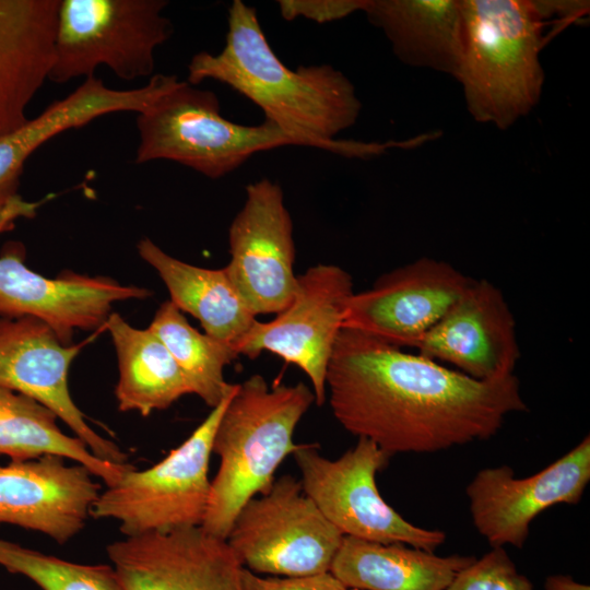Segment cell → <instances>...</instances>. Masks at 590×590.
Returning <instances> with one entry per match:
<instances>
[{
    "mask_svg": "<svg viewBox=\"0 0 590 590\" xmlns=\"http://www.w3.org/2000/svg\"><path fill=\"white\" fill-rule=\"evenodd\" d=\"M220 109L215 93L179 81L137 114L135 163L173 161L219 179L256 153L285 145L305 146L269 120L257 126L238 125L223 117Z\"/></svg>",
    "mask_w": 590,
    "mask_h": 590,
    "instance_id": "cell-5",
    "label": "cell"
},
{
    "mask_svg": "<svg viewBox=\"0 0 590 590\" xmlns=\"http://www.w3.org/2000/svg\"><path fill=\"white\" fill-rule=\"evenodd\" d=\"M546 590H590L588 585L579 583L569 576L555 575L547 577L545 581Z\"/></svg>",
    "mask_w": 590,
    "mask_h": 590,
    "instance_id": "cell-32",
    "label": "cell"
},
{
    "mask_svg": "<svg viewBox=\"0 0 590 590\" xmlns=\"http://www.w3.org/2000/svg\"><path fill=\"white\" fill-rule=\"evenodd\" d=\"M105 327L118 359L115 394L120 411L148 416L191 393L179 366L149 328H134L116 312L109 315Z\"/></svg>",
    "mask_w": 590,
    "mask_h": 590,
    "instance_id": "cell-24",
    "label": "cell"
},
{
    "mask_svg": "<svg viewBox=\"0 0 590 590\" xmlns=\"http://www.w3.org/2000/svg\"><path fill=\"white\" fill-rule=\"evenodd\" d=\"M472 280L446 261L418 258L382 274L370 288L353 293L342 328L398 347H414Z\"/></svg>",
    "mask_w": 590,
    "mask_h": 590,
    "instance_id": "cell-13",
    "label": "cell"
},
{
    "mask_svg": "<svg viewBox=\"0 0 590 590\" xmlns=\"http://www.w3.org/2000/svg\"><path fill=\"white\" fill-rule=\"evenodd\" d=\"M50 197H46L39 201H27L20 194H15L0 203V234L13 229L19 219L34 217L40 205L49 200Z\"/></svg>",
    "mask_w": 590,
    "mask_h": 590,
    "instance_id": "cell-31",
    "label": "cell"
},
{
    "mask_svg": "<svg viewBox=\"0 0 590 590\" xmlns=\"http://www.w3.org/2000/svg\"><path fill=\"white\" fill-rule=\"evenodd\" d=\"M106 552L123 590H243L227 541L201 527L126 536Z\"/></svg>",
    "mask_w": 590,
    "mask_h": 590,
    "instance_id": "cell-15",
    "label": "cell"
},
{
    "mask_svg": "<svg viewBox=\"0 0 590 590\" xmlns=\"http://www.w3.org/2000/svg\"><path fill=\"white\" fill-rule=\"evenodd\" d=\"M138 252L157 271L170 302L181 312L197 318L205 334L234 345L257 320L224 268L206 269L184 262L146 237L139 241Z\"/></svg>",
    "mask_w": 590,
    "mask_h": 590,
    "instance_id": "cell-23",
    "label": "cell"
},
{
    "mask_svg": "<svg viewBox=\"0 0 590 590\" xmlns=\"http://www.w3.org/2000/svg\"><path fill=\"white\" fill-rule=\"evenodd\" d=\"M343 538L300 481L283 475L246 503L226 541L245 568L295 577L330 571Z\"/></svg>",
    "mask_w": 590,
    "mask_h": 590,
    "instance_id": "cell-9",
    "label": "cell"
},
{
    "mask_svg": "<svg viewBox=\"0 0 590 590\" xmlns=\"http://www.w3.org/2000/svg\"><path fill=\"white\" fill-rule=\"evenodd\" d=\"M179 82L175 74H153L132 90L107 87L101 79H84L72 93L49 105L35 118L0 137V203L17 194L24 164L46 141L94 119L117 111L141 113Z\"/></svg>",
    "mask_w": 590,
    "mask_h": 590,
    "instance_id": "cell-19",
    "label": "cell"
},
{
    "mask_svg": "<svg viewBox=\"0 0 590 590\" xmlns=\"http://www.w3.org/2000/svg\"><path fill=\"white\" fill-rule=\"evenodd\" d=\"M151 295L146 288L121 285L107 276L64 272L46 278L26 267L19 243L9 244L0 255V317L43 321L66 345L75 329L105 327L114 303Z\"/></svg>",
    "mask_w": 590,
    "mask_h": 590,
    "instance_id": "cell-14",
    "label": "cell"
},
{
    "mask_svg": "<svg viewBox=\"0 0 590 590\" xmlns=\"http://www.w3.org/2000/svg\"><path fill=\"white\" fill-rule=\"evenodd\" d=\"M349 590H357V589H349Z\"/></svg>",
    "mask_w": 590,
    "mask_h": 590,
    "instance_id": "cell-33",
    "label": "cell"
},
{
    "mask_svg": "<svg viewBox=\"0 0 590 590\" xmlns=\"http://www.w3.org/2000/svg\"><path fill=\"white\" fill-rule=\"evenodd\" d=\"M354 293L352 276L334 264H317L297 275L290 304L268 322L256 320L234 344L238 355L269 351L298 366L309 378L315 402L326 400V376L345 306Z\"/></svg>",
    "mask_w": 590,
    "mask_h": 590,
    "instance_id": "cell-10",
    "label": "cell"
},
{
    "mask_svg": "<svg viewBox=\"0 0 590 590\" xmlns=\"http://www.w3.org/2000/svg\"><path fill=\"white\" fill-rule=\"evenodd\" d=\"M101 494L92 472L45 455L0 464V523L42 532L63 544L85 526Z\"/></svg>",
    "mask_w": 590,
    "mask_h": 590,
    "instance_id": "cell-18",
    "label": "cell"
},
{
    "mask_svg": "<svg viewBox=\"0 0 590 590\" xmlns=\"http://www.w3.org/2000/svg\"><path fill=\"white\" fill-rule=\"evenodd\" d=\"M0 565L43 590H123L109 565H82L0 540Z\"/></svg>",
    "mask_w": 590,
    "mask_h": 590,
    "instance_id": "cell-27",
    "label": "cell"
},
{
    "mask_svg": "<svg viewBox=\"0 0 590 590\" xmlns=\"http://www.w3.org/2000/svg\"><path fill=\"white\" fill-rule=\"evenodd\" d=\"M243 590H349L330 571L295 577H260L243 567Z\"/></svg>",
    "mask_w": 590,
    "mask_h": 590,
    "instance_id": "cell-30",
    "label": "cell"
},
{
    "mask_svg": "<svg viewBox=\"0 0 590 590\" xmlns=\"http://www.w3.org/2000/svg\"><path fill=\"white\" fill-rule=\"evenodd\" d=\"M84 343L63 344L43 321L0 317V387L51 410L99 459L125 464L127 455L97 434L73 402L68 375Z\"/></svg>",
    "mask_w": 590,
    "mask_h": 590,
    "instance_id": "cell-16",
    "label": "cell"
},
{
    "mask_svg": "<svg viewBox=\"0 0 590 590\" xmlns=\"http://www.w3.org/2000/svg\"><path fill=\"white\" fill-rule=\"evenodd\" d=\"M464 46L455 79L469 114L506 130L540 102L544 71L541 1L460 0Z\"/></svg>",
    "mask_w": 590,
    "mask_h": 590,
    "instance_id": "cell-4",
    "label": "cell"
},
{
    "mask_svg": "<svg viewBox=\"0 0 590 590\" xmlns=\"http://www.w3.org/2000/svg\"><path fill=\"white\" fill-rule=\"evenodd\" d=\"M326 387L343 428L390 456L489 439L527 410L515 374L477 380L349 328L337 338Z\"/></svg>",
    "mask_w": 590,
    "mask_h": 590,
    "instance_id": "cell-1",
    "label": "cell"
},
{
    "mask_svg": "<svg viewBox=\"0 0 590 590\" xmlns=\"http://www.w3.org/2000/svg\"><path fill=\"white\" fill-rule=\"evenodd\" d=\"M475 557L344 536L330 573L347 589L446 590Z\"/></svg>",
    "mask_w": 590,
    "mask_h": 590,
    "instance_id": "cell-22",
    "label": "cell"
},
{
    "mask_svg": "<svg viewBox=\"0 0 590 590\" xmlns=\"http://www.w3.org/2000/svg\"><path fill=\"white\" fill-rule=\"evenodd\" d=\"M363 0H280L278 7L283 19L304 17L317 23H329L361 11Z\"/></svg>",
    "mask_w": 590,
    "mask_h": 590,
    "instance_id": "cell-29",
    "label": "cell"
},
{
    "mask_svg": "<svg viewBox=\"0 0 590 590\" xmlns=\"http://www.w3.org/2000/svg\"><path fill=\"white\" fill-rule=\"evenodd\" d=\"M361 11L401 62L455 78L464 46L460 0H363Z\"/></svg>",
    "mask_w": 590,
    "mask_h": 590,
    "instance_id": "cell-21",
    "label": "cell"
},
{
    "mask_svg": "<svg viewBox=\"0 0 590 590\" xmlns=\"http://www.w3.org/2000/svg\"><path fill=\"white\" fill-rule=\"evenodd\" d=\"M182 371L191 393L208 406H216L235 388L224 368L239 355L234 345L199 332L170 302H164L149 326Z\"/></svg>",
    "mask_w": 590,
    "mask_h": 590,
    "instance_id": "cell-26",
    "label": "cell"
},
{
    "mask_svg": "<svg viewBox=\"0 0 590 590\" xmlns=\"http://www.w3.org/2000/svg\"><path fill=\"white\" fill-rule=\"evenodd\" d=\"M314 402L303 382L271 388L257 374L237 384L213 438L220 468L201 524L205 532L226 540L246 503L271 487L279 465L300 447L293 435Z\"/></svg>",
    "mask_w": 590,
    "mask_h": 590,
    "instance_id": "cell-3",
    "label": "cell"
},
{
    "mask_svg": "<svg viewBox=\"0 0 590 590\" xmlns=\"http://www.w3.org/2000/svg\"><path fill=\"white\" fill-rule=\"evenodd\" d=\"M590 482V437L538 473L516 477L509 465L480 470L467 486L471 518L489 545L521 548L532 520L558 505H576Z\"/></svg>",
    "mask_w": 590,
    "mask_h": 590,
    "instance_id": "cell-12",
    "label": "cell"
},
{
    "mask_svg": "<svg viewBox=\"0 0 590 590\" xmlns=\"http://www.w3.org/2000/svg\"><path fill=\"white\" fill-rule=\"evenodd\" d=\"M231 259L224 270L255 315L279 314L292 300L293 222L276 182L261 179L246 187V200L229 231Z\"/></svg>",
    "mask_w": 590,
    "mask_h": 590,
    "instance_id": "cell-11",
    "label": "cell"
},
{
    "mask_svg": "<svg viewBox=\"0 0 590 590\" xmlns=\"http://www.w3.org/2000/svg\"><path fill=\"white\" fill-rule=\"evenodd\" d=\"M57 415L36 400L0 387V455L11 460H27L56 455L86 467L93 475L115 485L131 469L94 456L76 436L66 435Z\"/></svg>",
    "mask_w": 590,
    "mask_h": 590,
    "instance_id": "cell-25",
    "label": "cell"
},
{
    "mask_svg": "<svg viewBox=\"0 0 590 590\" xmlns=\"http://www.w3.org/2000/svg\"><path fill=\"white\" fill-rule=\"evenodd\" d=\"M227 22L223 49L191 58L189 84L215 80L228 85L262 109L266 120L305 146L357 157L379 154L390 146L335 139L356 122L362 109L345 74L330 64L288 68L268 43L256 9L240 0L232 2Z\"/></svg>",
    "mask_w": 590,
    "mask_h": 590,
    "instance_id": "cell-2",
    "label": "cell"
},
{
    "mask_svg": "<svg viewBox=\"0 0 590 590\" xmlns=\"http://www.w3.org/2000/svg\"><path fill=\"white\" fill-rule=\"evenodd\" d=\"M413 349L477 380L515 374L520 357L511 309L503 292L486 279L472 280Z\"/></svg>",
    "mask_w": 590,
    "mask_h": 590,
    "instance_id": "cell-17",
    "label": "cell"
},
{
    "mask_svg": "<svg viewBox=\"0 0 590 590\" xmlns=\"http://www.w3.org/2000/svg\"><path fill=\"white\" fill-rule=\"evenodd\" d=\"M236 388L166 458L142 471L132 467L101 492L91 516L118 521L128 538L201 527L211 491L213 438Z\"/></svg>",
    "mask_w": 590,
    "mask_h": 590,
    "instance_id": "cell-7",
    "label": "cell"
},
{
    "mask_svg": "<svg viewBox=\"0 0 590 590\" xmlns=\"http://www.w3.org/2000/svg\"><path fill=\"white\" fill-rule=\"evenodd\" d=\"M60 0H0V137L24 125L48 80Z\"/></svg>",
    "mask_w": 590,
    "mask_h": 590,
    "instance_id": "cell-20",
    "label": "cell"
},
{
    "mask_svg": "<svg viewBox=\"0 0 590 590\" xmlns=\"http://www.w3.org/2000/svg\"><path fill=\"white\" fill-rule=\"evenodd\" d=\"M293 457L304 493L344 536L429 552L445 542L444 531L411 523L381 497L376 475L391 456L371 440L358 438L335 460L321 456L312 444H300Z\"/></svg>",
    "mask_w": 590,
    "mask_h": 590,
    "instance_id": "cell-8",
    "label": "cell"
},
{
    "mask_svg": "<svg viewBox=\"0 0 590 590\" xmlns=\"http://www.w3.org/2000/svg\"><path fill=\"white\" fill-rule=\"evenodd\" d=\"M165 0H60L48 80L95 76L106 66L127 81L153 76L155 50L174 28Z\"/></svg>",
    "mask_w": 590,
    "mask_h": 590,
    "instance_id": "cell-6",
    "label": "cell"
},
{
    "mask_svg": "<svg viewBox=\"0 0 590 590\" xmlns=\"http://www.w3.org/2000/svg\"><path fill=\"white\" fill-rule=\"evenodd\" d=\"M446 590H533L503 547H495L462 569Z\"/></svg>",
    "mask_w": 590,
    "mask_h": 590,
    "instance_id": "cell-28",
    "label": "cell"
}]
</instances>
